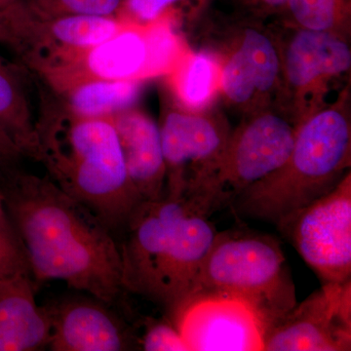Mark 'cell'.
Listing matches in <instances>:
<instances>
[{
	"label": "cell",
	"instance_id": "obj_1",
	"mask_svg": "<svg viewBox=\"0 0 351 351\" xmlns=\"http://www.w3.org/2000/svg\"><path fill=\"white\" fill-rule=\"evenodd\" d=\"M34 280H60L112 306L124 291L112 232L59 186L20 178L0 193Z\"/></svg>",
	"mask_w": 351,
	"mask_h": 351
},
{
	"label": "cell",
	"instance_id": "obj_2",
	"mask_svg": "<svg viewBox=\"0 0 351 351\" xmlns=\"http://www.w3.org/2000/svg\"><path fill=\"white\" fill-rule=\"evenodd\" d=\"M350 156L348 115L334 108L314 113L297 126L286 162L245 189L230 207L237 216L276 225L336 188L350 172Z\"/></svg>",
	"mask_w": 351,
	"mask_h": 351
},
{
	"label": "cell",
	"instance_id": "obj_3",
	"mask_svg": "<svg viewBox=\"0 0 351 351\" xmlns=\"http://www.w3.org/2000/svg\"><path fill=\"white\" fill-rule=\"evenodd\" d=\"M197 295L244 302L257 314L265 334L297 304L280 244L261 234L218 233L186 300Z\"/></svg>",
	"mask_w": 351,
	"mask_h": 351
},
{
	"label": "cell",
	"instance_id": "obj_4",
	"mask_svg": "<svg viewBox=\"0 0 351 351\" xmlns=\"http://www.w3.org/2000/svg\"><path fill=\"white\" fill-rule=\"evenodd\" d=\"M186 198L143 201L124 230L120 248L124 291L158 304L168 286L191 267L196 235Z\"/></svg>",
	"mask_w": 351,
	"mask_h": 351
},
{
	"label": "cell",
	"instance_id": "obj_5",
	"mask_svg": "<svg viewBox=\"0 0 351 351\" xmlns=\"http://www.w3.org/2000/svg\"><path fill=\"white\" fill-rule=\"evenodd\" d=\"M69 157L56 165L59 188L86 207L110 232L124 230L143 202L129 177L114 124L88 119L69 137Z\"/></svg>",
	"mask_w": 351,
	"mask_h": 351
},
{
	"label": "cell",
	"instance_id": "obj_6",
	"mask_svg": "<svg viewBox=\"0 0 351 351\" xmlns=\"http://www.w3.org/2000/svg\"><path fill=\"white\" fill-rule=\"evenodd\" d=\"M297 126L262 113L230 135L202 208L208 216L230 207L239 195L276 172L290 156Z\"/></svg>",
	"mask_w": 351,
	"mask_h": 351
},
{
	"label": "cell",
	"instance_id": "obj_7",
	"mask_svg": "<svg viewBox=\"0 0 351 351\" xmlns=\"http://www.w3.org/2000/svg\"><path fill=\"white\" fill-rule=\"evenodd\" d=\"M276 226L323 283L351 280L350 172L327 195Z\"/></svg>",
	"mask_w": 351,
	"mask_h": 351
},
{
	"label": "cell",
	"instance_id": "obj_8",
	"mask_svg": "<svg viewBox=\"0 0 351 351\" xmlns=\"http://www.w3.org/2000/svg\"><path fill=\"white\" fill-rule=\"evenodd\" d=\"M230 134L214 119L170 113L160 128L166 168L165 195L201 207Z\"/></svg>",
	"mask_w": 351,
	"mask_h": 351
},
{
	"label": "cell",
	"instance_id": "obj_9",
	"mask_svg": "<svg viewBox=\"0 0 351 351\" xmlns=\"http://www.w3.org/2000/svg\"><path fill=\"white\" fill-rule=\"evenodd\" d=\"M351 350V280L323 283L267 332L263 350Z\"/></svg>",
	"mask_w": 351,
	"mask_h": 351
},
{
	"label": "cell",
	"instance_id": "obj_10",
	"mask_svg": "<svg viewBox=\"0 0 351 351\" xmlns=\"http://www.w3.org/2000/svg\"><path fill=\"white\" fill-rule=\"evenodd\" d=\"M189 351L263 350L265 327L244 302L221 295H197L169 313Z\"/></svg>",
	"mask_w": 351,
	"mask_h": 351
},
{
	"label": "cell",
	"instance_id": "obj_11",
	"mask_svg": "<svg viewBox=\"0 0 351 351\" xmlns=\"http://www.w3.org/2000/svg\"><path fill=\"white\" fill-rule=\"evenodd\" d=\"M110 304L89 295L47 306L51 319L48 348L53 351L138 350V338Z\"/></svg>",
	"mask_w": 351,
	"mask_h": 351
},
{
	"label": "cell",
	"instance_id": "obj_12",
	"mask_svg": "<svg viewBox=\"0 0 351 351\" xmlns=\"http://www.w3.org/2000/svg\"><path fill=\"white\" fill-rule=\"evenodd\" d=\"M47 306L36 300L31 274L0 281V351H38L49 346Z\"/></svg>",
	"mask_w": 351,
	"mask_h": 351
},
{
	"label": "cell",
	"instance_id": "obj_13",
	"mask_svg": "<svg viewBox=\"0 0 351 351\" xmlns=\"http://www.w3.org/2000/svg\"><path fill=\"white\" fill-rule=\"evenodd\" d=\"M127 170L143 201L165 195L166 168L160 129L141 113H127L114 124Z\"/></svg>",
	"mask_w": 351,
	"mask_h": 351
},
{
	"label": "cell",
	"instance_id": "obj_14",
	"mask_svg": "<svg viewBox=\"0 0 351 351\" xmlns=\"http://www.w3.org/2000/svg\"><path fill=\"white\" fill-rule=\"evenodd\" d=\"M279 58L265 34L247 29L239 49L223 69V89L232 103L246 104L256 93H265L276 84Z\"/></svg>",
	"mask_w": 351,
	"mask_h": 351
},
{
	"label": "cell",
	"instance_id": "obj_15",
	"mask_svg": "<svg viewBox=\"0 0 351 351\" xmlns=\"http://www.w3.org/2000/svg\"><path fill=\"white\" fill-rule=\"evenodd\" d=\"M348 44L329 32L301 29L289 44L285 57L286 75L297 89H306L323 78L350 69Z\"/></svg>",
	"mask_w": 351,
	"mask_h": 351
},
{
	"label": "cell",
	"instance_id": "obj_16",
	"mask_svg": "<svg viewBox=\"0 0 351 351\" xmlns=\"http://www.w3.org/2000/svg\"><path fill=\"white\" fill-rule=\"evenodd\" d=\"M147 60L145 39L134 32L115 34L90 52L88 66L101 80H128L143 69Z\"/></svg>",
	"mask_w": 351,
	"mask_h": 351
},
{
	"label": "cell",
	"instance_id": "obj_17",
	"mask_svg": "<svg viewBox=\"0 0 351 351\" xmlns=\"http://www.w3.org/2000/svg\"><path fill=\"white\" fill-rule=\"evenodd\" d=\"M138 85L131 80H108L87 83L76 90L73 106L87 119L130 107L137 100Z\"/></svg>",
	"mask_w": 351,
	"mask_h": 351
},
{
	"label": "cell",
	"instance_id": "obj_18",
	"mask_svg": "<svg viewBox=\"0 0 351 351\" xmlns=\"http://www.w3.org/2000/svg\"><path fill=\"white\" fill-rule=\"evenodd\" d=\"M114 21L103 16L73 15L57 21L53 34L62 43L80 47H96L114 36Z\"/></svg>",
	"mask_w": 351,
	"mask_h": 351
},
{
	"label": "cell",
	"instance_id": "obj_19",
	"mask_svg": "<svg viewBox=\"0 0 351 351\" xmlns=\"http://www.w3.org/2000/svg\"><path fill=\"white\" fill-rule=\"evenodd\" d=\"M348 0H287L286 5L302 29L331 32L348 13Z\"/></svg>",
	"mask_w": 351,
	"mask_h": 351
},
{
	"label": "cell",
	"instance_id": "obj_20",
	"mask_svg": "<svg viewBox=\"0 0 351 351\" xmlns=\"http://www.w3.org/2000/svg\"><path fill=\"white\" fill-rule=\"evenodd\" d=\"M21 274H31L27 256L6 212H0V281Z\"/></svg>",
	"mask_w": 351,
	"mask_h": 351
},
{
	"label": "cell",
	"instance_id": "obj_21",
	"mask_svg": "<svg viewBox=\"0 0 351 351\" xmlns=\"http://www.w3.org/2000/svg\"><path fill=\"white\" fill-rule=\"evenodd\" d=\"M138 350L145 351H189L174 323L168 319H149L138 338Z\"/></svg>",
	"mask_w": 351,
	"mask_h": 351
},
{
	"label": "cell",
	"instance_id": "obj_22",
	"mask_svg": "<svg viewBox=\"0 0 351 351\" xmlns=\"http://www.w3.org/2000/svg\"><path fill=\"white\" fill-rule=\"evenodd\" d=\"M214 66L209 57L198 55L189 64L184 80L182 95L193 107L206 103L211 95L214 82Z\"/></svg>",
	"mask_w": 351,
	"mask_h": 351
},
{
	"label": "cell",
	"instance_id": "obj_23",
	"mask_svg": "<svg viewBox=\"0 0 351 351\" xmlns=\"http://www.w3.org/2000/svg\"><path fill=\"white\" fill-rule=\"evenodd\" d=\"M61 5L75 15L107 17L119 7L120 0H59Z\"/></svg>",
	"mask_w": 351,
	"mask_h": 351
},
{
	"label": "cell",
	"instance_id": "obj_24",
	"mask_svg": "<svg viewBox=\"0 0 351 351\" xmlns=\"http://www.w3.org/2000/svg\"><path fill=\"white\" fill-rule=\"evenodd\" d=\"M147 44V60L152 68H159L167 62L173 50V40L166 29H157Z\"/></svg>",
	"mask_w": 351,
	"mask_h": 351
},
{
	"label": "cell",
	"instance_id": "obj_25",
	"mask_svg": "<svg viewBox=\"0 0 351 351\" xmlns=\"http://www.w3.org/2000/svg\"><path fill=\"white\" fill-rule=\"evenodd\" d=\"M176 0H129L132 12L143 20H152Z\"/></svg>",
	"mask_w": 351,
	"mask_h": 351
},
{
	"label": "cell",
	"instance_id": "obj_26",
	"mask_svg": "<svg viewBox=\"0 0 351 351\" xmlns=\"http://www.w3.org/2000/svg\"><path fill=\"white\" fill-rule=\"evenodd\" d=\"M15 104V91L10 80L0 66V119L10 115Z\"/></svg>",
	"mask_w": 351,
	"mask_h": 351
},
{
	"label": "cell",
	"instance_id": "obj_27",
	"mask_svg": "<svg viewBox=\"0 0 351 351\" xmlns=\"http://www.w3.org/2000/svg\"><path fill=\"white\" fill-rule=\"evenodd\" d=\"M244 5L260 11H271L281 8L287 3V0H240Z\"/></svg>",
	"mask_w": 351,
	"mask_h": 351
},
{
	"label": "cell",
	"instance_id": "obj_28",
	"mask_svg": "<svg viewBox=\"0 0 351 351\" xmlns=\"http://www.w3.org/2000/svg\"><path fill=\"white\" fill-rule=\"evenodd\" d=\"M11 147H12V145L9 142L6 136H4L3 134H2V132L0 131V156H1V154H8V152H10Z\"/></svg>",
	"mask_w": 351,
	"mask_h": 351
},
{
	"label": "cell",
	"instance_id": "obj_29",
	"mask_svg": "<svg viewBox=\"0 0 351 351\" xmlns=\"http://www.w3.org/2000/svg\"><path fill=\"white\" fill-rule=\"evenodd\" d=\"M4 211H5V210H4L3 202H2L1 195H0V212Z\"/></svg>",
	"mask_w": 351,
	"mask_h": 351
},
{
	"label": "cell",
	"instance_id": "obj_30",
	"mask_svg": "<svg viewBox=\"0 0 351 351\" xmlns=\"http://www.w3.org/2000/svg\"><path fill=\"white\" fill-rule=\"evenodd\" d=\"M9 0H0V7L5 5L7 2H8Z\"/></svg>",
	"mask_w": 351,
	"mask_h": 351
}]
</instances>
